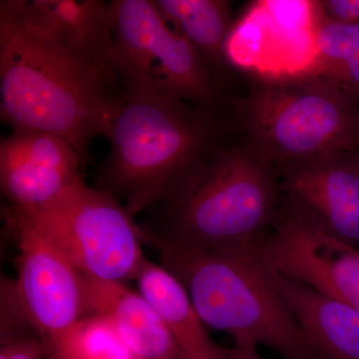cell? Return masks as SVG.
<instances>
[{
  "instance_id": "6da1fadb",
  "label": "cell",
  "mask_w": 359,
  "mask_h": 359,
  "mask_svg": "<svg viewBox=\"0 0 359 359\" xmlns=\"http://www.w3.org/2000/svg\"><path fill=\"white\" fill-rule=\"evenodd\" d=\"M124 101L115 73L32 25L18 0L0 1V116L13 130L55 135L83 166Z\"/></svg>"
},
{
  "instance_id": "7a4b0ae2",
  "label": "cell",
  "mask_w": 359,
  "mask_h": 359,
  "mask_svg": "<svg viewBox=\"0 0 359 359\" xmlns=\"http://www.w3.org/2000/svg\"><path fill=\"white\" fill-rule=\"evenodd\" d=\"M216 109L166 93L124 96L106 135L110 151L96 188L123 201L133 217L175 204L226 149Z\"/></svg>"
},
{
  "instance_id": "3957f363",
  "label": "cell",
  "mask_w": 359,
  "mask_h": 359,
  "mask_svg": "<svg viewBox=\"0 0 359 359\" xmlns=\"http://www.w3.org/2000/svg\"><path fill=\"white\" fill-rule=\"evenodd\" d=\"M144 243L181 282L203 323L236 344L266 346L285 359L316 358L269 278L257 248L217 252L177 244L145 231Z\"/></svg>"
},
{
  "instance_id": "277c9868",
  "label": "cell",
  "mask_w": 359,
  "mask_h": 359,
  "mask_svg": "<svg viewBox=\"0 0 359 359\" xmlns=\"http://www.w3.org/2000/svg\"><path fill=\"white\" fill-rule=\"evenodd\" d=\"M273 164L252 144L226 148L170 205L161 237L217 252L255 249L275 224L278 183Z\"/></svg>"
},
{
  "instance_id": "5b68a950",
  "label": "cell",
  "mask_w": 359,
  "mask_h": 359,
  "mask_svg": "<svg viewBox=\"0 0 359 359\" xmlns=\"http://www.w3.org/2000/svg\"><path fill=\"white\" fill-rule=\"evenodd\" d=\"M241 112L252 145L282 168L359 146V104L318 75L262 79Z\"/></svg>"
},
{
  "instance_id": "8992f818",
  "label": "cell",
  "mask_w": 359,
  "mask_h": 359,
  "mask_svg": "<svg viewBox=\"0 0 359 359\" xmlns=\"http://www.w3.org/2000/svg\"><path fill=\"white\" fill-rule=\"evenodd\" d=\"M111 65L123 94L166 93L217 108L211 68L165 20L155 0H114Z\"/></svg>"
},
{
  "instance_id": "52a82bcc",
  "label": "cell",
  "mask_w": 359,
  "mask_h": 359,
  "mask_svg": "<svg viewBox=\"0 0 359 359\" xmlns=\"http://www.w3.org/2000/svg\"><path fill=\"white\" fill-rule=\"evenodd\" d=\"M57 248L80 273L95 280H133L146 257L145 231L110 194L79 182L44 209L20 215Z\"/></svg>"
},
{
  "instance_id": "ba28073f",
  "label": "cell",
  "mask_w": 359,
  "mask_h": 359,
  "mask_svg": "<svg viewBox=\"0 0 359 359\" xmlns=\"http://www.w3.org/2000/svg\"><path fill=\"white\" fill-rule=\"evenodd\" d=\"M320 1L261 0L231 26L226 63L262 79L311 74L316 61Z\"/></svg>"
},
{
  "instance_id": "9c48e42d",
  "label": "cell",
  "mask_w": 359,
  "mask_h": 359,
  "mask_svg": "<svg viewBox=\"0 0 359 359\" xmlns=\"http://www.w3.org/2000/svg\"><path fill=\"white\" fill-rule=\"evenodd\" d=\"M4 217L18 248L14 294L35 334L51 346L85 318L83 275L29 224Z\"/></svg>"
},
{
  "instance_id": "30bf717a",
  "label": "cell",
  "mask_w": 359,
  "mask_h": 359,
  "mask_svg": "<svg viewBox=\"0 0 359 359\" xmlns=\"http://www.w3.org/2000/svg\"><path fill=\"white\" fill-rule=\"evenodd\" d=\"M266 266L359 311V250L289 208L257 248Z\"/></svg>"
},
{
  "instance_id": "8fae6325",
  "label": "cell",
  "mask_w": 359,
  "mask_h": 359,
  "mask_svg": "<svg viewBox=\"0 0 359 359\" xmlns=\"http://www.w3.org/2000/svg\"><path fill=\"white\" fill-rule=\"evenodd\" d=\"M74 148L53 134L13 130L0 141V187L6 211L27 215L44 209L83 181Z\"/></svg>"
},
{
  "instance_id": "7c38bea8",
  "label": "cell",
  "mask_w": 359,
  "mask_h": 359,
  "mask_svg": "<svg viewBox=\"0 0 359 359\" xmlns=\"http://www.w3.org/2000/svg\"><path fill=\"white\" fill-rule=\"evenodd\" d=\"M290 207L337 240L359 245V165L353 152L283 167Z\"/></svg>"
},
{
  "instance_id": "4fadbf2b",
  "label": "cell",
  "mask_w": 359,
  "mask_h": 359,
  "mask_svg": "<svg viewBox=\"0 0 359 359\" xmlns=\"http://www.w3.org/2000/svg\"><path fill=\"white\" fill-rule=\"evenodd\" d=\"M263 264L316 359H359L358 309Z\"/></svg>"
},
{
  "instance_id": "5bb4252c",
  "label": "cell",
  "mask_w": 359,
  "mask_h": 359,
  "mask_svg": "<svg viewBox=\"0 0 359 359\" xmlns=\"http://www.w3.org/2000/svg\"><path fill=\"white\" fill-rule=\"evenodd\" d=\"M85 316L111 323L137 359H181L178 346L147 299L124 283L83 276Z\"/></svg>"
},
{
  "instance_id": "9a60e30c",
  "label": "cell",
  "mask_w": 359,
  "mask_h": 359,
  "mask_svg": "<svg viewBox=\"0 0 359 359\" xmlns=\"http://www.w3.org/2000/svg\"><path fill=\"white\" fill-rule=\"evenodd\" d=\"M26 18L68 50L113 70L112 1L18 0Z\"/></svg>"
},
{
  "instance_id": "2e32d148",
  "label": "cell",
  "mask_w": 359,
  "mask_h": 359,
  "mask_svg": "<svg viewBox=\"0 0 359 359\" xmlns=\"http://www.w3.org/2000/svg\"><path fill=\"white\" fill-rule=\"evenodd\" d=\"M133 280L173 337L181 359H226L228 349L205 332L190 295L171 271L145 259Z\"/></svg>"
},
{
  "instance_id": "e0dca14e",
  "label": "cell",
  "mask_w": 359,
  "mask_h": 359,
  "mask_svg": "<svg viewBox=\"0 0 359 359\" xmlns=\"http://www.w3.org/2000/svg\"><path fill=\"white\" fill-rule=\"evenodd\" d=\"M165 20L191 44L210 68L226 65L224 46L231 29L226 0H157Z\"/></svg>"
},
{
  "instance_id": "ac0fdd59",
  "label": "cell",
  "mask_w": 359,
  "mask_h": 359,
  "mask_svg": "<svg viewBox=\"0 0 359 359\" xmlns=\"http://www.w3.org/2000/svg\"><path fill=\"white\" fill-rule=\"evenodd\" d=\"M311 74L334 84L359 104V25L332 22L321 13Z\"/></svg>"
},
{
  "instance_id": "d6986e66",
  "label": "cell",
  "mask_w": 359,
  "mask_h": 359,
  "mask_svg": "<svg viewBox=\"0 0 359 359\" xmlns=\"http://www.w3.org/2000/svg\"><path fill=\"white\" fill-rule=\"evenodd\" d=\"M47 359H137L105 318L88 316L45 346Z\"/></svg>"
},
{
  "instance_id": "ffe728a7",
  "label": "cell",
  "mask_w": 359,
  "mask_h": 359,
  "mask_svg": "<svg viewBox=\"0 0 359 359\" xmlns=\"http://www.w3.org/2000/svg\"><path fill=\"white\" fill-rule=\"evenodd\" d=\"M0 359H47V351L36 334H25L1 341Z\"/></svg>"
},
{
  "instance_id": "44dd1931",
  "label": "cell",
  "mask_w": 359,
  "mask_h": 359,
  "mask_svg": "<svg viewBox=\"0 0 359 359\" xmlns=\"http://www.w3.org/2000/svg\"><path fill=\"white\" fill-rule=\"evenodd\" d=\"M323 18L341 25H359V0L320 1Z\"/></svg>"
},
{
  "instance_id": "7402d4cb",
  "label": "cell",
  "mask_w": 359,
  "mask_h": 359,
  "mask_svg": "<svg viewBox=\"0 0 359 359\" xmlns=\"http://www.w3.org/2000/svg\"><path fill=\"white\" fill-rule=\"evenodd\" d=\"M257 346L236 344L226 351V359H263L257 353Z\"/></svg>"
},
{
  "instance_id": "603a6c76",
  "label": "cell",
  "mask_w": 359,
  "mask_h": 359,
  "mask_svg": "<svg viewBox=\"0 0 359 359\" xmlns=\"http://www.w3.org/2000/svg\"><path fill=\"white\" fill-rule=\"evenodd\" d=\"M353 156L354 158H355L356 162H358L359 165V146L355 149V151H353Z\"/></svg>"
},
{
  "instance_id": "cb8c5ba5",
  "label": "cell",
  "mask_w": 359,
  "mask_h": 359,
  "mask_svg": "<svg viewBox=\"0 0 359 359\" xmlns=\"http://www.w3.org/2000/svg\"><path fill=\"white\" fill-rule=\"evenodd\" d=\"M299 359H316V358H299Z\"/></svg>"
}]
</instances>
